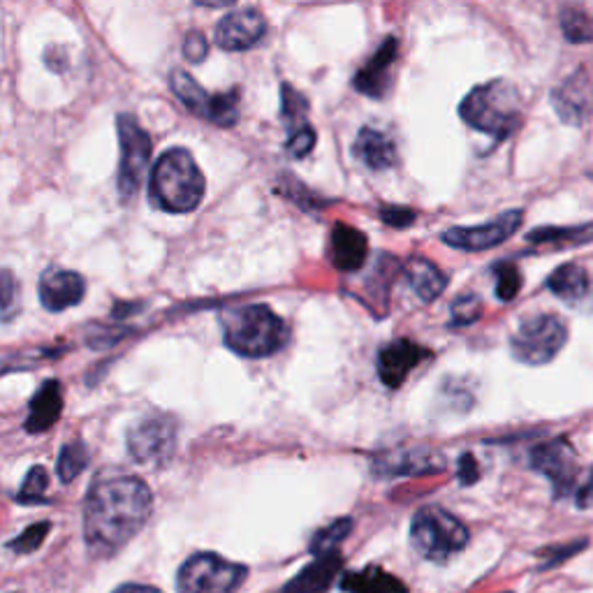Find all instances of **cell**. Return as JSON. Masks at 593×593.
<instances>
[{
  "instance_id": "39",
  "label": "cell",
  "mask_w": 593,
  "mask_h": 593,
  "mask_svg": "<svg viewBox=\"0 0 593 593\" xmlns=\"http://www.w3.org/2000/svg\"><path fill=\"white\" fill-rule=\"evenodd\" d=\"M459 483L462 485H475L477 483V477H480V466L475 462V457L471 455V452H466V455L459 457Z\"/></svg>"
},
{
  "instance_id": "26",
  "label": "cell",
  "mask_w": 593,
  "mask_h": 593,
  "mask_svg": "<svg viewBox=\"0 0 593 593\" xmlns=\"http://www.w3.org/2000/svg\"><path fill=\"white\" fill-rule=\"evenodd\" d=\"M526 241L543 248H575L593 244V223L571 225V228H538L526 235Z\"/></svg>"
},
{
  "instance_id": "40",
  "label": "cell",
  "mask_w": 593,
  "mask_h": 593,
  "mask_svg": "<svg viewBox=\"0 0 593 593\" xmlns=\"http://www.w3.org/2000/svg\"><path fill=\"white\" fill-rule=\"evenodd\" d=\"M577 507L580 511H589V507H593V468L589 471L586 480H584V485L577 490Z\"/></svg>"
},
{
  "instance_id": "41",
  "label": "cell",
  "mask_w": 593,
  "mask_h": 593,
  "mask_svg": "<svg viewBox=\"0 0 593 593\" xmlns=\"http://www.w3.org/2000/svg\"><path fill=\"white\" fill-rule=\"evenodd\" d=\"M115 593H162V591H158L154 586H147V584H123Z\"/></svg>"
},
{
  "instance_id": "28",
  "label": "cell",
  "mask_w": 593,
  "mask_h": 593,
  "mask_svg": "<svg viewBox=\"0 0 593 593\" xmlns=\"http://www.w3.org/2000/svg\"><path fill=\"white\" fill-rule=\"evenodd\" d=\"M350 531H353V520L350 517L334 520L332 524H327L325 528H320L314 535V541H310V554H314L316 559L334 554L336 547L348 538Z\"/></svg>"
},
{
  "instance_id": "13",
  "label": "cell",
  "mask_w": 593,
  "mask_h": 593,
  "mask_svg": "<svg viewBox=\"0 0 593 593\" xmlns=\"http://www.w3.org/2000/svg\"><path fill=\"white\" fill-rule=\"evenodd\" d=\"M267 33V19L256 8H241L225 14L216 23L214 42L223 51H248L263 42Z\"/></svg>"
},
{
  "instance_id": "11",
  "label": "cell",
  "mask_w": 593,
  "mask_h": 593,
  "mask_svg": "<svg viewBox=\"0 0 593 593\" xmlns=\"http://www.w3.org/2000/svg\"><path fill=\"white\" fill-rule=\"evenodd\" d=\"M531 468L543 473L552 487L554 496H569L575 487L577 477V457L575 449L566 438H554L531 449Z\"/></svg>"
},
{
  "instance_id": "29",
  "label": "cell",
  "mask_w": 593,
  "mask_h": 593,
  "mask_svg": "<svg viewBox=\"0 0 593 593\" xmlns=\"http://www.w3.org/2000/svg\"><path fill=\"white\" fill-rule=\"evenodd\" d=\"M89 449L87 445H83L81 441H72V443H66L61 447V455H59V462H56V473H59V480L61 483H72L75 477H79V473L89 466Z\"/></svg>"
},
{
  "instance_id": "5",
  "label": "cell",
  "mask_w": 593,
  "mask_h": 593,
  "mask_svg": "<svg viewBox=\"0 0 593 593\" xmlns=\"http://www.w3.org/2000/svg\"><path fill=\"white\" fill-rule=\"evenodd\" d=\"M411 545L422 559L443 563L468 545V528L443 507L425 505L413 515Z\"/></svg>"
},
{
  "instance_id": "25",
  "label": "cell",
  "mask_w": 593,
  "mask_h": 593,
  "mask_svg": "<svg viewBox=\"0 0 593 593\" xmlns=\"http://www.w3.org/2000/svg\"><path fill=\"white\" fill-rule=\"evenodd\" d=\"M342 589L346 593H408L406 584L399 577L385 573L378 566L344 575Z\"/></svg>"
},
{
  "instance_id": "14",
  "label": "cell",
  "mask_w": 593,
  "mask_h": 593,
  "mask_svg": "<svg viewBox=\"0 0 593 593\" xmlns=\"http://www.w3.org/2000/svg\"><path fill=\"white\" fill-rule=\"evenodd\" d=\"M550 100L563 123L584 126L593 119V79L589 72L577 70L559 83Z\"/></svg>"
},
{
  "instance_id": "10",
  "label": "cell",
  "mask_w": 593,
  "mask_h": 593,
  "mask_svg": "<svg viewBox=\"0 0 593 593\" xmlns=\"http://www.w3.org/2000/svg\"><path fill=\"white\" fill-rule=\"evenodd\" d=\"M172 91L175 96L190 109L197 117H205L207 121L220 126V128H233L239 121V91L233 89L228 93L211 96L205 91L197 79L184 70L172 72Z\"/></svg>"
},
{
  "instance_id": "23",
  "label": "cell",
  "mask_w": 593,
  "mask_h": 593,
  "mask_svg": "<svg viewBox=\"0 0 593 593\" xmlns=\"http://www.w3.org/2000/svg\"><path fill=\"white\" fill-rule=\"evenodd\" d=\"M353 156L364 167L374 169V172H383V169H389L394 167V162H397V149H394V142L376 128H362L357 132Z\"/></svg>"
},
{
  "instance_id": "31",
  "label": "cell",
  "mask_w": 593,
  "mask_h": 593,
  "mask_svg": "<svg viewBox=\"0 0 593 593\" xmlns=\"http://www.w3.org/2000/svg\"><path fill=\"white\" fill-rule=\"evenodd\" d=\"M449 327H468L483 316V299L473 293L459 295L449 306Z\"/></svg>"
},
{
  "instance_id": "18",
  "label": "cell",
  "mask_w": 593,
  "mask_h": 593,
  "mask_svg": "<svg viewBox=\"0 0 593 593\" xmlns=\"http://www.w3.org/2000/svg\"><path fill=\"white\" fill-rule=\"evenodd\" d=\"M445 462L432 447H406L385 452V455L374 459V473L383 477H399V475H434L443 471Z\"/></svg>"
},
{
  "instance_id": "37",
  "label": "cell",
  "mask_w": 593,
  "mask_h": 593,
  "mask_svg": "<svg viewBox=\"0 0 593 593\" xmlns=\"http://www.w3.org/2000/svg\"><path fill=\"white\" fill-rule=\"evenodd\" d=\"M415 211L408 207H399V205H387L380 209V218L385 225H392V228H408L415 220Z\"/></svg>"
},
{
  "instance_id": "21",
  "label": "cell",
  "mask_w": 593,
  "mask_h": 593,
  "mask_svg": "<svg viewBox=\"0 0 593 593\" xmlns=\"http://www.w3.org/2000/svg\"><path fill=\"white\" fill-rule=\"evenodd\" d=\"M344 556L334 552L327 556H318L316 561H310L308 566L297 573L284 589L278 593H327L336 580V575L342 573Z\"/></svg>"
},
{
  "instance_id": "15",
  "label": "cell",
  "mask_w": 593,
  "mask_h": 593,
  "mask_svg": "<svg viewBox=\"0 0 593 593\" xmlns=\"http://www.w3.org/2000/svg\"><path fill=\"white\" fill-rule=\"evenodd\" d=\"M280 115L288 126V156L290 158H306L316 147V130L308 123V100L295 91L290 83H284V93H280Z\"/></svg>"
},
{
  "instance_id": "1",
  "label": "cell",
  "mask_w": 593,
  "mask_h": 593,
  "mask_svg": "<svg viewBox=\"0 0 593 593\" xmlns=\"http://www.w3.org/2000/svg\"><path fill=\"white\" fill-rule=\"evenodd\" d=\"M154 494L145 480L119 475L96 483L83 503V541L96 556H111L145 528Z\"/></svg>"
},
{
  "instance_id": "30",
  "label": "cell",
  "mask_w": 593,
  "mask_h": 593,
  "mask_svg": "<svg viewBox=\"0 0 593 593\" xmlns=\"http://www.w3.org/2000/svg\"><path fill=\"white\" fill-rule=\"evenodd\" d=\"M47 490H49V473L42 466H33L23 477V485L17 494V501L23 505L47 503Z\"/></svg>"
},
{
  "instance_id": "38",
  "label": "cell",
  "mask_w": 593,
  "mask_h": 593,
  "mask_svg": "<svg viewBox=\"0 0 593 593\" xmlns=\"http://www.w3.org/2000/svg\"><path fill=\"white\" fill-rule=\"evenodd\" d=\"M17 314V280L10 269L3 271V320L10 323Z\"/></svg>"
},
{
  "instance_id": "19",
  "label": "cell",
  "mask_w": 593,
  "mask_h": 593,
  "mask_svg": "<svg viewBox=\"0 0 593 593\" xmlns=\"http://www.w3.org/2000/svg\"><path fill=\"white\" fill-rule=\"evenodd\" d=\"M399 56V42L397 38H387L376 53L372 56L366 66H362L353 79V87L366 96V98H383L387 91V83H389V68L392 63L397 61Z\"/></svg>"
},
{
  "instance_id": "33",
  "label": "cell",
  "mask_w": 593,
  "mask_h": 593,
  "mask_svg": "<svg viewBox=\"0 0 593 593\" xmlns=\"http://www.w3.org/2000/svg\"><path fill=\"white\" fill-rule=\"evenodd\" d=\"M496 274V297L501 302H513L522 290V274L513 263H503L494 267Z\"/></svg>"
},
{
  "instance_id": "4",
  "label": "cell",
  "mask_w": 593,
  "mask_h": 593,
  "mask_svg": "<svg viewBox=\"0 0 593 593\" xmlns=\"http://www.w3.org/2000/svg\"><path fill=\"white\" fill-rule=\"evenodd\" d=\"M459 117L477 132L507 139L522 123L520 91L505 79L480 83L462 100Z\"/></svg>"
},
{
  "instance_id": "20",
  "label": "cell",
  "mask_w": 593,
  "mask_h": 593,
  "mask_svg": "<svg viewBox=\"0 0 593 593\" xmlns=\"http://www.w3.org/2000/svg\"><path fill=\"white\" fill-rule=\"evenodd\" d=\"M329 250L336 269L357 271L369 258V241L362 230L350 228L346 223H336L329 237Z\"/></svg>"
},
{
  "instance_id": "17",
  "label": "cell",
  "mask_w": 593,
  "mask_h": 593,
  "mask_svg": "<svg viewBox=\"0 0 593 593\" xmlns=\"http://www.w3.org/2000/svg\"><path fill=\"white\" fill-rule=\"evenodd\" d=\"M38 295L40 302L51 314H61V310L77 306L83 295H87V280L81 278V274L61 269V267H49L38 284Z\"/></svg>"
},
{
  "instance_id": "24",
  "label": "cell",
  "mask_w": 593,
  "mask_h": 593,
  "mask_svg": "<svg viewBox=\"0 0 593 593\" xmlns=\"http://www.w3.org/2000/svg\"><path fill=\"white\" fill-rule=\"evenodd\" d=\"M406 278L408 286L422 302L438 299L447 288V276L432 260L419 256L406 263Z\"/></svg>"
},
{
  "instance_id": "3",
  "label": "cell",
  "mask_w": 593,
  "mask_h": 593,
  "mask_svg": "<svg viewBox=\"0 0 593 593\" xmlns=\"http://www.w3.org/2000/svg\"><path fill=\"white\" fill-rule=\"evenodd\" d=\"M207 190L205 175L188 149L165 151L151 169L149 192L158 209L167 214H188L202 202Z\"/></svg>"
},
{
  "instance_id": "22",
  "label": "cell",
  "mask_w": 593,
  "mask_h": 593,
  "mask_svg": "<svg viewBox=\"0 0 593 593\" xmlns=\"http://www.w3.org/2000/svg\"><path fill=\"white\" fill-rule=\"evenodd\" d=\"M63 411V389L59 380H45L36 397L28 404V417L23 427L28 434L47 432Z\"/></svg>"
},
{
  "instance_id": "9",
  "label": "cell",
  "mask_w": 593,
  "mask_h": 593,
  "mask_svg": "<svg viewBox=\"0 0 593 593\" xmlns=\"http://www.w3.org/2000/svg\"><path fill=\"white\" fill-rule=\"evenodd\" d=\"M177 419L165 413L145 415L128 429V452L142 466H165L177 449Z\"/></svg>"
},
{
  "instance_id": "32",
  "label": "cell",
  "mask_w": 593,
  "mask_h": 593,
  "mask_svg": "<svg viewBox=\"0 0 593 593\" xmlns=\"http://www.w3.org/2000/svg\"><path fill=\"white\" fill-rule=\"evenodd\" d=\"M561 28L563 36L571 42H591L593 40V26L586 12L582 10H566L561 14Z\"/></svg>"
},
{
  "instance_id": "2",
  "label": "cell",
  "mask_w": 593,
  "mask_h": 593,
  "mask_svg": "<svg viewBox=\"0 0 593 593\" xmlns=\"http://www.w3.org/2000/svg\"><path fill=\"white\" fill-rule=\"evenodd\" d=\"M223 342L233 353L260 359L284 350L290 332L286 320L265 304H246L220 314Z\"/></svg>"
},
{
  "instance_id": "27",
  "label": "cell",
  "mask_w": 593,
  "mask_h": 593,
  "mask_svg": "<svg viewBox=\"0 0 593 593\" xmlns=\"http://www.w3.org/2000/svg\"><path fill=\"white\" fill-rule=\"evenodd\" d=\"M547 288L563 302H580L589 295L591 280L580 265H561L547 278Z\"/></svg>"
},
{
  "instance_id": "12",
  "label": "cell",
  "mask_w": 593,
  "mask_h": 593,
  "mask_svg": "<svg viewBox=\"0 0 593 593\" xmlns=\"http://www.w3.org/2000/svg\"><path fill=\"white\" fill-rule=\"evenodd\" d=\"M522 225V211L513 209L505 211L483 225H475V228H449L441 235V239L452 246L466 253H480V250H490L501 246L503 241L511 239Z\"/></svg>"
},
{
  "instance_id": "6",
  "label": "cell",
  "mask_w": 593,
  "mask_h": 593,
  "mask_svg": "<svg viewBox=\"0 0 593 593\" xmlns=\"http://www.w3.org/2000/svg\"><path fill=\"white\" fill-rule=\"evenodd\" d=\"M248 569L241 563L228 561L218 554H192L177 575L179 593H237Z\"/></svg>"
},
{
  "instance_id": "35",
  "label": "cell",
  "mask_w": 593,
  "mask_h": 593,
  "mask_svg": "<svg viewBox=\"0 0 593 593\" xmlns=\"http://www.w3.org/2000/svg\"><path fill=\"white\" fill-rule=\"evenodd\" d=\"M586 547V541H577V543H571V545H556V547H547L541 552L543 556V563H541V571L545 569H556L559 563L569 561L571 556H575L577 552H582Z\"/></svg>"
},
{
  "instance_id": "36",
  "label": "cell",
  "mask_w": 593,
  "mask_h": 593,
  "mask_svg": "<svg viewBox=\"0 0 593 593\" xmlns=\"http://www.w3.org/2000/svg\"><path fill=\"white\" fill-rule=\"evenodd\" d=\"M209 53V45H207V38L202 33H188L186 40H184V56L190 61V63H202L207 59Z\"/></svg>"
},
{
  "instance_id": "7",
  "label": "cell",
  "mask_w": 593,
  "mask_h": 593,
  "mask_svg": "<svg viewBox=\"0 0 593 593\" xmlns=\"http://www.w3.org/2000/svg\"><path fill=\"white\" fill-rule=\"evenodd\" d=\"M569 342V329L556 316L541 314L520 323L511 336V353L517 362L528 366H543L552 362Z\"/></svg>"
},
{
  "instance_id": "8",
  "label": "cell",
  "mask_w": 593,
  "mask_h": 593,
  "mask_svg": "<svg viewBox=\"0 0 593 593\" xmlns=\"http://www.w3.org/2000/svg\"><path fill=\"white\" fill-rule=\"evenodd\" d=\"M117 130H119V147H121L117 186H119L121 202H130L135 200V195L139 192V188H142L147 179V169L151 160V139L132 115H119Z\"/></svg>"
},
{
  "instance_id": "34",
  "label": "cell",
  "mask_w": 593,
  "mask_h": 593,
  "mask_svg": "<svg viewBox=\"0 0 593 593\" xmlns=\"http://www.w3.org/2000/svg\"><path fill=\"white\" fill-rule=\"evenodd\" d=\"M49 528H51L49 522H40V524L28 526V528L19 535V538H14L8 547H10L12 552H17V554H31V552H36V550L45 543Z\"/></svg>"
},
{
  "instance_id": "16",
  "label": "cell",
  "mask_w": 593,
  "mask_h": 593,
  "mask_svg": "<svg viewBox=\"0 0 593 593\" xmlns=\"http://www.w3.org/2000/svg\"><path fill=\"white\" fill-rule=\"evenodd\" d=\"M429 355L432 353L419 344L408 342V338H397V342L380 348L376 359L378 376L389 389H399L415 366L425 362Z\"/></svg>"
}]
</instances>
